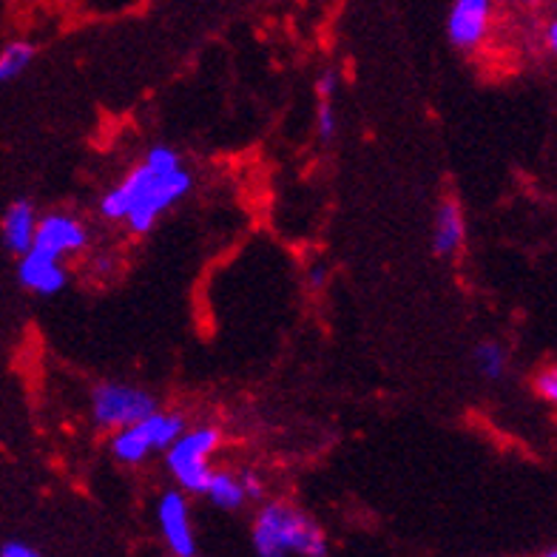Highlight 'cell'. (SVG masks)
Segmentation results:
<instances>
[{
    "instance_id": "13",
    "label": "cell",
    "mask_w": 557,
    "mask_h": 557,
    "mask_svg": "<svg viewBox=\"0 0 557 557\" xmlns=\"http://www.w3.org/2000/svg\"><path fill=\"white\" fill-rule=\"evenodd\" d=\"M111 453H114V458L123 463H139L148 453H151V447H148V441L143 438V433L137 430V424H128L117 430V435L111 441Z\"/></svg>"
},
{
    "instance_id": "1",
    "label": "cell",
    "mask_w": 557,
    "mask_h": 557,
    "mask_svg": "<svg viewBox=\"0 0 557 557\" xmlns=\"http://www.w3.org/2000/svg\"><path fill=\"white\" fill-rule=\"evenodd\" d=\"M191 185L194 180L183 169L180 154L157 146L114 191L100 199V213L111 222L125 220L134 234H148L160 220V213L176 206L191 191Z\"/></svg>"
},
{
    "instance_id": "16",
    "label": "cell",
    "mask_w": 557,
    "mask_h": 557,
    "mask_svg": "<svg viewBox=\"0 0 557 557\" xmlns=\"http://www.w3.org/2000/svg\"><path fill=\"white\" fill-rule=\"evenodd\" d=\"M319 137L327 139L336 137V111H333V100H319Z\"/></svg>"
},
{
    "instance_id": "20",
    "label": "cell",
    "mask_w": 557,
    "mask_h": 557,
    "mask_svg": "<svg viewBox=\"0 0 557 557\" xmlns=\"http://www.w3.org/2000/svg\"><path fill=\"white\" fill-rule=\"evenodd\" d=\"M239 481H243L245 498H262V481H259L253 472H245V475H239Z\"/></svg>"
},
{
    "instance_id": "22",
    "label": "cell",
    "mask_w": 557,
    "mask_h": 557,
    "mask_svg": "<svg viewBox=\"0 0 557 557\" xmlns=\"http://www.w3.org/2000/svg\"><path fill=\"white\" fill-rule=\"evenodd\" d=\"M324 278H327V268H324V264H315L313 271H310V285L319 287Z\"/></svg>"
},
{
    "instance_id": "6",
    "label": "cell",
    "mask_w": 557,
    "mask_h": 557,
    "mask_svg": "<svg viewBox=\"0 0 557 557\" xmlns=\"http://www.w3.org/2000/svg\"><path fill=\"white\" fill-rule=\"evenodd\" d=\"M88 245V231L81 220L66 216V213H52L35 225V239L32 248L46 253V257L63 259L66 253H81Z\"/></svg>"
},
{
    "instance_id": "9",
    "label": "cell",
    "mask_w": 557,
    "mask_h": 557,
    "mask_svg": "<svg viewBox=\"0 0 557 557\" xmlns=\"http://www.w3.org/2000/svg\"><path fill=\"white\" fill-rule=\"evenodd\" d=\"M467 239V222H463V211L455 199L441 202L435 211V225H433V250L435 257H453L463 248Z\"/></svg>"
},
{
    "instance_id": "21",
    "label": "cell",
    "mask_w": 557,
    "mask_h": 557,
    "mask_svg": "<svg viewBox=\"0 0 557 557\" xmlns=\"http://www.w3.org/2000/svg\"><path fill=\"white\" fill-rule=\"evenodd\" d=\"M543 49L555 54V49H557V23L555 21H549L546 26H543Z\"/></svg>"
},
{
    "instance_id": "7",
    "label": "cell",
    "mask_w": 557,
    "mask_h": 557,
    "mask_svg": "<svg viewBox=\"0 0 557 557\" xmlns=\"http://www.w3.org/2000/svg\"><path fill=\"white\" fill-rule=\"evenodd\" d=\"M157 512H160L162 537L169 541L171 549L180 557L197 555V541H194L191 518H188V500L183 498V492H165Z\"/></svg>"
},
{
    "instance_id": "12",
    "label": "cell",
    "mask_w": 557,
    "mask_h": 557,
    "mask_svg": "<svg viewBox=\"0 0 557 557\" xmlns=\"http://www.w3.org/2000/svg\"><path fill=\"white\" fill-rule=\"evenodd\" d=\"M202 495L213 500V504L225 509V512H234L239 506L245 504V490H243V481L239 475H231V472H211L208 475V484L202 490Z\"/></svg>"
},
{
    "instance_id": "8",
    "label": "cell",
    "mask_w": 557,
    "mask_h": 557,
    "mask_svg": "<svg viewBox=\"0 0 557 557\" xmlns=\"http://www.w3.org/2000/svg\"><path fill=\"white\" fill-rule=\"evenodd\" d=\"M17 273H21L23 285L40 296L60 294L66 287V271H63L60 259L46 257V253H40L35 248L21 253V268H17Z\"/></svg>"
},
{
    "instance_id": "3",
    "label": "cell",
    "mask_w": 557,
    "mask_h": 557,
    "mask_svg": "<svg viewBox=\"0 0 557 557\" xmlns=\"http://www.w3.org/2000/svg\"><path fill=\"white\" fill-rule=\"evenodd\" d=\"M220 444V433L211 430V426H202V430H191V433H183L169 447V470L176 478V484L188 492H197L202 495L208 484V475H211V467H208V458Z\"/></svg>"
},
{
    "instance_id": "17",
    "label": "cell",
    "mask_w": 557,
    "mask_h": 557,
    "mask_svg": "<svg viewBox=\"0 0 557 557\" xmlns=\"http://www.w3.org/2000/svg\"><path fill=\"white\" fill-rule=\"evenodd\" d=\"M535 393L541 398H546V401H557V373H555V367H552V370H543V373H537Z\"/></svg>"
},
{
    "instance_id": "4",
    "label": "cell",
    "mask_w": 557,
    "mask_h": 557,
    "mask_svg": "<svg viewBox=\"0 0 557 557\" xmlns=\"http://www.w3.org/2000/svg\"><path fill=\"white\" fill-rule=\"evenodd\" d=\"M154 410V396H148L146 389L128 387V384H100L91 396V416L97 424L111 426V430L134 424Z\"/></svg>"
},
{
    "instance_id": "11",
    "label": "cell",
    "mask_w": 557,
    "mask_h": 557,
    "mask_svg": "<svg viewBox=\"0 0 557 557\" xmlns=\"http://www.w3.org/2000/svg\"><path fill=\"white\" fill-rule=\"evenodd\" d=\"M134 424H137V430L143 433V438L148 441L151 453H157V449H169L171 444L185 433V421L176 416V412L154 410L151 416L134 421Z\"/></svg>"
},
{
    "instance_id": "18",
    "label": "cell",
    "mask_w": 557,
    "mask_h": 557,
    "mask_svg": "<svg viewBox=\"0 0 557 557\" xmlns=\"http://www.w3.org/2000/svg\"><path fill=\"white\" fill-rule=\"evenodd\" d=\"M40 552L32 546V543H23V541H7L0 546V557H37Z\"/></svg>"
},
{
    "instance_id": "5",
    "label": "cell",
    "mask_w": 557,
    "mask_h": 557,
    "mask_svg": "<svg viewBox=\"0 0 557 557\" xmlns=\"http://www.w3.org/2000/svg\"><path fill=\"white\" fill-rule=\"evenodd\" d=\"M492 9L495 0H455L447 21L449 44L461 52H475L490 35Z\"/></svg>"
},
{
    "instance_id": "2",
    "label": "cell",
    "mask_w": 557,
    "mask_h": 557,
    "mask_svg": "<svg viewBox=\"0 0 557 557\" xmlns=\"http://www.w3.org/2000/svg\"><path fill=\"white\" fill-rule=\"evenodd\" d=\"M253 549L262 557L282 555H327L324 532L310 521L308 515L296 512L294 506L271 504L264 506L253 523Z\"/></svg>"
},
{
    "instance_id": "19",
    "label": "cell",
    "mask_w": 557,
    "mask_h": 557,
    "mask_svg": "<svg viewBox=\"0 0 557 557\" xmlns=\"http://www.w3.org/2000/svg\"><path fill=\"white\" fill-rule=\"evenodd\" d=\"M336 88H338L336 72H324L322 77H319V83H315V95H319V100H333Z\"/></svg>"
},
{
    "instance_id": "23",
    "label": "cell",
    "mask_w": 557,
    "mask_h": 557,
    "mask_svg": "<svg viewBox=\"0 0 557 557\" xmlns=\"http://www.w3.org/2000/svg\"><path fill=\"white\" fill-rule=\"evenodd\" d=\"M523 3H527V7H532V9H537V7H546L549 0H523Z\"/></svg>"
},
{
    "instance_id": "10",
    "label": "cell",
    "mask_w": 557,
    "mask_h": 557,
    "mask_svg": "<svg viewBox=\"0 0 557 557\" xmlns=\"http://www.w3.org/2000/svg\"><path fill=\"white\" fill-rule=\"evenodd\" d=\"M35 208L21 199L15 206H9L7 216H3V245H7L12 253H26L32 248V239H35Z\"/></svg>"
},
{
    "instance_id": "15",
    "label": "cell",
    "mask_w": 557,
    "mask_h": 557,
    "mask_svg": "<svg viewBox=\"0 0 557 557\" xmlns=\"http://www.w3.org/2000/svg\"><path fill=\"white\" fill-rule=\"evenodd\" d=\"M475 370L484 379H492L498 382L500 375L506 373V350L498 345V342H481L475 347Z\"/></svg>"
},
{
    "instance_id": "14",
    "label": "cell",
    "mask_w": 557,
    "mask_h": 557,
    "mask_svg": "<svg viewBox=\"0 0 557 557\" xmlns=\"http://www.w3.org/2000/svg\"><path fill=\"white\" fill-rule=\"evenodd\" d=\"M35 60V46L23 44V40H15L9 44L3 52H0V83H12L17 81L29 63Z\"/></svg>"
}]
</instances>
